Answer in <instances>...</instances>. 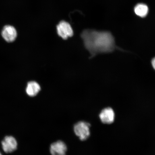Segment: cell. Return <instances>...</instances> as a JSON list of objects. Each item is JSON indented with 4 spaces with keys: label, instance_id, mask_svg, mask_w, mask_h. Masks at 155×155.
<instances>
[{
    "label": "cell",
    "instance_id": "obj_1",
    "mask_svg": "<svg viewBox=\"0 0 155 155\" xmlns=\"http://www.w3.org/2000/svg\"><path fill=\"white\" fill-rule=\"evenodd\" d=\"M81 37L91 58L100 54L111 53L116 50L124 51L116 45L115 39L109 32L87 29L83 31Z\"/></svg>",
    "mask_w": 155,
    "mask_h": 155
},
{
    "label": "cell",
    "instance_id": "obj_2",
    "mask_svg": "<svg viewBox=\"0 0 155 155\" xmlns=\"http://www.w3.org/2000/svg\"><path fill=\"white\" fill-rule=\"evenodd\" d=\"M90 124L84 121H80L75 124L73 130L75 134L81 141H84L90 135Z\"/></svg>",
    "mask_w": 155,
    "mask_h": 155
},
{
    "label": "cell",
    "instance_id": "obj_3",
    "mask_svg": "<svg viewBox=\"0 0 155 155\" xmlns=\"http://www.w3.org/2000/svg\"><path fill=\"white\" fill-rule=\"evenodd\" d=\"M58 35L63 39L66 40L73 35V31L71 25L65 21H61L57 26Z\"/></svg>",
    "mask_w": 155,
    "mask_h": 155
},
{
    "label": "cell",
    "instance_id": "obj_4",
    "mask_svg": "<svg viewBox=\"0 0 155 155\" xmlns=\"http://www.w3.org/2000/svg\"><path fill=\"white\" fill-rule=\"evenodd\" d=\"M67 147L65 143L61 140H58L50 145V151L51 155H66Z\"/></svg>",
    "mask_w": 155,
    "mask_h": 155
},
{
    "label": "cell",
    "instance_id": "obj_5",
    "mask_svg": "<svg viewBox=\"0 0 155 155\" xmlns=\"http://www.w3.org/2000/svg\"><path fill=\"white\" fill-rule=\"evenodd\" d=\"M99 117L103 123L111 124L115 120V112L111 107L106 108L100 112Z\"/></svg>",
    "mask_w": 155,
    "mask_h": 155
},
{
    "label": "cell",
    "instance_id": "obj_6",
    "mask_svg": "<svg viewBox=\"0 0 155 155\" xmlns=\"http://www.w3.org/2000/svg\"><path fill=\"white\" fill-rule=\"evenodd\" d=\"M2 35L8 42L14 41L17 36V32L14 27L7 25L4 27L2 32Z\"/></svg>",
    "mask_w": 155,
    "mask_h": 155
},
{
    "label": "cell",
    "instance_id": "obj_7",
    "mask_svg": "<svg viewBox=\"0 0 155 155\" xmlns=\"http://www.w3.org/2000/svg\"><path fill=\"white\" fill-rule=\"evenodd\" d=\"M3 150L5 153L14 152L16 150L17 143L15 139L12 136H7L2 141Z\"/></svg>",
    "mask_w": 155,
    "mask_h": 155
},
{
    "label": "cell",
    "instance_id": "obj_8",
    "mask_svg": "<svg viewBox=\"0 0 155 155\" xmlns=\"http://www.w3.org/2000/svg\"><path fill=\"white\" fill-rule=\"evenodd\" d=\"M40 90V86L38 83L35 81H31L28 83L26 92L29 96L34 97L38 94Z\"/></svg>",
    "mask_w": 155,
    "mask_h": 155
},
{
    "label": "cell",
    "instance_id": "obj_9",
    "mask_svg": "<svg viewBox=\"0 0 155 155\" xmlns=\"http://www.w3.org/2000/svg\"><path fill=\"white\" fill-rule=\"evenodd\" d=\"M149 11L148 8L144 4H138L136 5L134 8V12L136 14L141 17H144L148 14Z\"/></svg>",
    "mask_w": 155,
    "mask_h": 155
},
{
    "label": "cell",
    "instance_id": "obj_10",
    "mask_svg": "<svg viewBox=\"0 0 155 155\" xmlns=\"http://www.w3.org/2000/svg\"><path fill=\"white\" fill-rule=\"evenodd\" d=\"M151 64H152L153 68L155 70V57L153 58L152 61H151Z\"/></svg>",
    "mask_w": 155,
    "mask_h": 155
},
{
    "label": "cell",
    "instance_id": "obj_11",
    "mask_svg": "<svg viewBox=\"0 0 155 155\" xmlns=\"http://www.w3.org/2000/svg\"><path fill=\"white\" fill-rule=\"evenodd\" d=\"M0 155H2V154H1V153H0Z\"/></svg>",
    "mask_w": 155,
    "mask_h": 155
}]
</instances>
